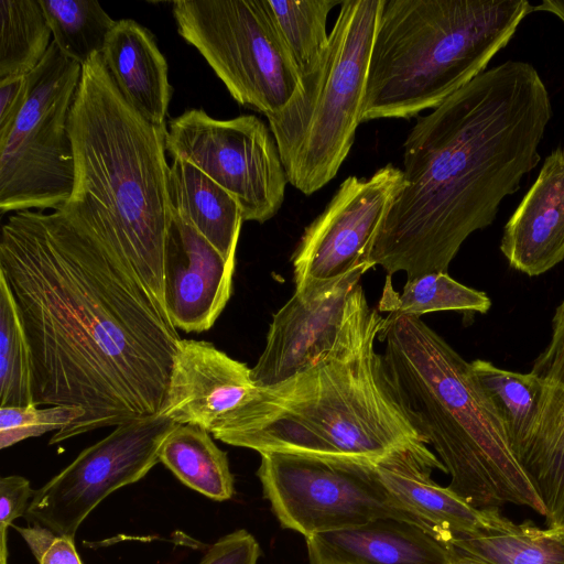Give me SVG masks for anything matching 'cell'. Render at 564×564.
<instances>
[{
    "label": "cell",
    "instance_id": "1",
    "mask_svg": "<svg viewBox=\"0 0 564 564\" xmlns=\"http://www.w3.org/2000/svg\"><path fill=\"white\" fill-rule=\"evenodd\" d=\"M0 274L30 345L35 404L85 412L50 444L160 414L182 338L121 247L61 210L17 212L1 229Z\"/></svg>",
    "mask_w": 564,
    "mask_h": 564
},
{
    "label": "cell",
    "instance_id": "2",
    "mask_svg": "<svg viewBox=\"0 0 564 564\" xmlns=\"http://www.w3.org/2000/svg\"><path fill=\"white\" fill-rule=\"evenodd\" d=\"M552 113L534 66L507 61L417 117L403 144V187L372 250L375 267L408 279L447 272L464 241L495 221L505 197L540 162Z\"/></svg>",
    "mask_w": 564,
    "mask_h": 564
},
{
    "label": "cell",
    "instance_id": "3",
    "mask_svg": "<svg viewBox=\"0 0 564 564\" xmlns=\"http://www.w3.org/2000/svg\"><path fill=\"white\" fill-rule=\"evenodd\" d=\"M383 316L359 283L336 345L308 368L264 388L216 440L259 454L375 464L427 445L398 398L376 340ZM429 446V445H427Z\"/></svg>",
    "mask_w": 564,
    "mask_h": 564
},
{
    "label": "cell",
    "instance_id": "4",
    "mask_svg": "<svg viewBox=\"0 0 564 564\" xmlns=\"http://www.w3.org/2000/svg\"><path fill=\"white\" fill-rule=\"evenodd\" d=\"M68 129L74 187L59 210L84 231L121 247L165 310L163 257L173 215L167 127L152 124L126 101L96 54L83 66Z\"/></svg>",
    "mask_w": 564,
    "mask_h": 564
},
{
    "label": "cell",
    "instance_id": "5",
    "mask_svg": "<svg viewBox=\"0 0 564 564\" xmlns=\"http://www.w3.org/2000/svg\"><path fill=\"white\" fill-rule=\"evenodd\" d=\"M378 339L390 382L449 475L476 508L547 510L520 464L498 410L466 361L421 317L384 316Z\"/></svg>",
    "mask_w": 564,
    "mask_h": 564
},
{
    "label": "cell",
    "instance_id": "6",
    "mask_svg": "<svg viewBox=\"0 0 564 564\" xmlns=\"http://www.w3.org/2000/svg\"><path fill=\"white\" fill-rule=\"evenodd\" d=\"M531 12L527 0H384L361 122L435 109L486 70Z\"/></svg>",
    "mask_w": 564,
    "mask_h": 564
},
{
    "label": "cell",
    "instance_id": "7",
    "mask_svg": "<svg viewBox=\"0 0 564 564\" xmlns=\"http://www.w3.org/2000/svg\"><path fill=\"white\" fill-rule=\"evenodd\" d=\"M384 0H345L318 66L268 116L289 183L311 195L338 173L350 152L366 93Z\"/></svg>",
    "mask_w": 564,
    "mask_h": 564
},
{
    "label": "cell",
    "instance_id": "8",
    "mask_svg": "<svg viewBox=\"0 0 564 564\" xmlns=\"http://www.w3.org/2000/svg\"><path fill=\"white\" fill-rule=\"evenodd\" d=\"M83 66L52 41L28 74L29 91L19 115L0 132V212L59 210L74 187L68 123Z\"/></svg>",
    "mask_w": 564,
    "mask_h": 564
},
{
    "label": "cell",
    "instance_id": "9",
    "mask_svg": "<svg viewBox=\"0 0 564 564\" xmlns=\"http://www.w3.org/2000/svg\"><path fill=\"white\" fill-rule=\"evenodd\" d=\"M172 11L178 34L239 105L268 117L300 89L301 77L263 0H177Z\"/></svg>",
    "mask_w": 564,
    "mask_h": 564
},
{
    "label": "cell",
    "instance_id": "10",
    "mask_svg": "<svg viewBox=\"0 0 564 564\" xmlns=\"http://www.w3.org/2000/svg\"><path fill=\"white\" fill-rule=\"evenodd\" d=\"M257 475L281 525L305 539L392 518L429 531L383 486L373 464L263 453ZM431 534V533H430Z\"/></svg>",
    "mask_w": 564,
    "mask_h": 564
},
{
    "label": "cell",
    "instance_id": "11",
    "mask_svg": "<svg viewBox=\"0 0 564 564\" xmlns=\"http://www.w3.org/2000/svg\"><path fill=\"white\" fill-rule=\"evenodd\" d=\"M173 159L192 163L238 203L243 221L278 214L289 183L270 128L252 115L219 120L203 109L171 119L165 133Z\"/></svg>",
    "mask_w": 564,
    "mask_h": 564
},
{
    "label": "cell",
    "instance_id": "12",
    "mask_svg": "<svg viewBox=\"0 0 564 564\" xmlns=\"http://www.w3.org/2000/svg\"><path fill=\"white\" fill-rule=\"evenodd\" d=\"M176 425L160 414L117 425L34 490L26 518L74 539L82 522L106 497L137 482L160 462V447Z\"/></svg>",
    "mask_w": 564,
    "mask_h": 564
},
{
    "label": "cell",
    "instance_id": "13",
    "mask_svg": "<svg viewBox=\"0 0 564 564\" xmlns=\"http://www.w3.org/2000/svg\"><path fill=\"white\" fill-rule=\"evenodd\" d=\"M403 182L402 170L391 163L369 177H347L305 228L292 254L295 286L336 279L364 265L375 268L372 250Z\"/></svg>",
    "mask_w": 564,
    "mask_h": 564
},
{
    "label": "cell",
    "instance_id": "14",
    "mask_svg": "<svg viewBox=\"0 0 564 564\" xmlns=\"http://www.w3.org/2000/svg\"><path fill=\"white\" fill-rule=\"evenodd\" d=\"M370 269L364 265L336 279L295 286L290 300L274 313L264 349L251 368L258 388L293 377L336 345L350 293Z\"/></svg>",
    "mask_w": 564,
    "mask_h": 564
},
{
    "label": "cell",
    "instance_id": "15",
    "mask_svg": "<svg viewBox=\"0 0 564 564\" xmlns=\"http://www.w3.org/2000/svg\"><path fill=\"white\" fill-rule=\"evenodd\" d=\"M257 390L245 362L212 343L181 339L160 415L203 427L217 438Z\"/></svg>",
    "mask_w": 564,
    "mask_h": 564
},
{
    "label": "cell",
    "instance_id": "16",
    "mask_svg": "<svg viewBox=\"0 0 564 564\" xmlns=\"http://www.w3.org/2000/svg\"><path fill=\"white\" fill-rule=\"evenodd\" d=\"M235 264L173 208L164 243L163 291L176 329L212 328L230 299Z\"/></svg>",
    "mask_w": 564,
    "mask_h": 564
},
{
    "label": "cell",
    "instance_id": "17",
    "mask_svg": "<svg viewBox=\"0 0 564 564\" xmlns=\"http://www.w3.org/2000/svg\"><path fill=\"white\" fill-rule=\"evenodd\" d=\"M373 466L387 490L440 542L452 546L490 527L491 507L476 508L431 478L433 469H446L427 445L393 452Z\"/></svg>",
    "mask_w": 564,
    "mask_h": 564
},
{
    "label": "cell",
    "instance_id": "18",
    "mask_svg": "<svg viewBox=\"0 0 564 564\" xmlns=\"http://www.w3.org/2000/svg\"><path fill=\"white\" fill-rule=\"evenodd\" d=\"M500 251L509 265L538 276L564 260V151L545 160L538 178L505 225Z\"/></svg>",
    "mask_w": 564,
    "mask_h": 564
},
{
    "label": "cell",
    "instance_id": "19",
    "mask_svg": "<svg viewBox=\"0 0 564 564\" xmlns=\"http://www.w3.org/2000/svg\"><path fill=\"white\" fill-rule=\"evenodd\" d=\"M311 564H447L455 550L392 518L305 539Z\"/></svg>",
    "mask_w": 564,
    "mask_h": 564
},
{
    "label": "cell",
    "instance_id": "20",
    "mask_svg": "<svg viewBox=\"0 0 564 564\" xmlns=\"http://www.w3.org/2000/svg\"><path fill=\"white\" fill-rule=\"evenodd\" d=\"M101 58L126 101L152 124L166 128L172 86L153 34L132 19L118 20Z\"/></svg>",
    "mask_w": 564,
    "mask_h": 564
},
{
    "label": "cell",
    "instance_id": "21",
    "mask_svg": "<svg viewBox=\"0 0 564 564\" xmlns=\"http://www.w3.org/2000/svg\"><path fill=\"white\" fill-rule=\"evenodd\" d=\"M173 208L227 260H236L243 221L236 199L192 163L173 159L170 166Z\"/></svg>",
    "mask_w": 564,
    "mask_h": 564
},
{
    "label": "cell",
    "instance_id": "22",
    "mask_svg": "<svg viewBox=\"0 0 564 564\" xmlns=\"http://www.w3.org/2000/svg\"><path fill=\"white\" fill-rule=\"evenodd\" d=\"M452 546L484 564H564V525L516 523L491 507L490 527L456 539Z\"/></svg>",
    "mask_w": 564,
    "mask_h": 564
},
{
    "label": "cell",
    "instance_id": "23",
    "mask_svg": "<svg viewBox=\"0 0 564 564\" xmlns=\"http://www.w3.org/2000/svg\"><path fill=\"white\" fill-rule=\"evenodd\" d=\"M470 366L501 415L516 453L543 423L551 382L531 371L521 373L502 369L488 360L476 359Z\"/></svg>",
    "mask_w": 564,
    "mask_h": 564
},
{
    "label": "cell",
    "instance_id": "24",
    "mask_svg": "<svg viewBox=\"0 0 564 564\" xmlns=\"http://www.w3.org/2000/svg\"><path fill=\"white\" fill-rule=\"evenodd\" d=\"M160 463L184 485L216 501L234 495V477L226 452L197 425L177 424L163 441Z\"/></svg>",
    "mask_w": 564,
    "mask_h": 564
},
{
    "label": "cell",
    "instance_id": "25",
    "mask_svg": "<svg viewBox=\"0 0 564 564\" xmlns=\"http://www.w3.org/2000/svg\"><path fill=\"white\" fill-rule=\"evenodd\" d=\"M490 306L485 292L459 283L448 272H431L406 279L401 292L394 290L391 276L387 275L377 308L395 318L421 317L441 311L485 314Z\"/></svg>",
    "mask_w": 564,
    "mask_h": 564
},
{
    "label": "cell",
    "instance_id": "26",
    "mask_svg": "<svg viewBox=\"0 0 564 564\" xmlns=\"http://www.w3.org/2000/svg\"><path fill=\"white\" fill-rule=\"evenodd\" d=\"M338 0H263L271 22L300 77L312 73L325 54L326 21Z\"/></svg>",
    "mask_w": 564,
    "mask_h": 564
},
{
    "label": "cell",
    "instance_id": "27",
    "mask_svg": "<svg viewBox=\"0 0 564 564\" xmlns=\"http://www.w3.org/2000/svg\"><path fill=\"white\" fill-rule=\"evenodd\" d=\"M51 37L40 0H0V80L32 72Z\"/></svg>",
    "mask_w": 564,
    "mask_h": 564
},
{
    "label": "cell",
    "instance_id": "28",
    "mask_svg": "<svg viewBox=\"0 0 564 564\" xmlns=\"http://www.w3.org/2000/svg\"><path fill=\"white\" fill-rule=\"evenodd\" d=\"M52 31L53 42L63 55L84 66L101 54L116 20L91 0H40Z\"/></svg>",
    "mask_w": 564,
    "mask_h": 564
},
{
    "label": "cell",
    "instance_id": "29",
    "mask_svg": "<svg viewBox=\"0 0 564 564\" xmlns=\"http://www.w3.org/2000/svg\"><path fill=\"white\" fill-rule=\"evenodd\" d=\"M550 341L535 358L531 372L558 384L564 390V299L555 308ZM549 519L564 524V425L534 480Z\"/></svg>",
    "mask_w": 564,
    "mask_h": 564
},
{
    "label": "cell",
    "instance_id": "30",
    "mask_svg": "<svg viewBox=\"0 0 564 564\" xmlns=\"http://www.w3.org/2000/svg\"><path fill=\"white\" fill-rule=\"evenodd\" d=\"M32 403L31 349L11 290L0 274V406Z\"/></svg>",
    "mask_w": 564,
    "mask_h": 564
},
{
    "label": "cell",
    "instance_id": "31",
    "mask_svg": "<svg viewBox=\"0 0 564 564\" xmlns=\"http://www.w3.org/2000/svg\"><path fill=\"white\" fill-rule=\"evenodd\" d=\"M84 414L82 408L74 405L40 408L32 403L23 406H0V448L61 431L80 420Z\"/></svg>",
    "mask_w": 564,
    "mask_h": 564
},
{
    "label": "cell",
    "instance_id": "32",
    "mask_svg": "<svg viewBox=\"0 0 564 564\" xmlns=\"http://www.w3.org/2000/svg\"><path fill=\"white\" fill-rule=\"evenodd\" d=\"M260 554L253 535L240 529L218 539L198 564H257Z\"/></svg>",
    "mask_w": 564,
    "mask_h": 564
},
{
    "label": "cell",
    "instance_id": "33",
    "mask_svg": "<svg viewBox=\"0 0 564 564\" xmlns=\"http://www.w3.org/2000/svg\"><path fill=\"white\" fill-rule=\"evenodd\" d=\"M34 490L30 481L18 475L0 479V538H7V530L12 522L26 513Z\"/></svg>",
    "mask_w": 564,
    "mask_h": 564
},
{
    "label": "cell",
    "instance_id": "34",
    "mask_svg": "<svg viewBox=\"0 0 564 564\" xmlns=\"http://www.w3.org/2000/svg\"><path fill=\"white\" fill-rule=\"evenodd\" d=\"M29 91L28 74L0 80V132L11 126Z\"/></svg>",
    "mask_w": 564,
    "mask_h": 564
},
{
    "label": "cell",
    "instance_id": "35",
    "mask_svg": "<svg viewBox=\"0 0 564 564\" xmlns=\"http://www.w3.org/2000/svg\"><path fill=\"white\" fill-rule=\"evenodd\" d=\"M40 564H83L75 549L74 539L56 535L37 558Z\"/></svg>",
    "mask_w": 564,
    "mask_h": 564
},
{
    "label": "cell",
    "instance_id": "36",
    "mask_svg": "<svg viewBox=\"0 0 564 564\" xmlns=\"http://www.w3.org/2000/svg\"><path fill=\"white\" fill-rule=\"evenodd\" d=\"M15 530L21 534L23 540L29 545L31 552L37 560L41 554L44 552L46 546L55 539L57 535L51 529L40 524L33 523L31 527H14Z\"/></svg>",
    "mask_w": 564,
    "mask_h": 564
},
{
    "label": "cell",
    "instance_id": "37",
    "mask_svg": "<svg viewBox=\"0 0 564 564\" xmlns=\"http://www.w3.org/2000/svg\"><path fill=\"white\" fill-rule=\"evenodd\" d=\"M533 11L552 13L564 23V0H544L538 6H532Z\"/></svg>",
    "mask_w": 564,
    "mask_h": 564
},
{
    "label": "cell",
    "instance_id": "38",
    "mask_svg": "<svg viewBox=\"0 0 564 564\" xmlns=\"http://www.w3.org/2000/svg\"><path fill=\"white\" fill-rule=\"evenodd\" d=\"M447 564H484L471 556L454 552Z\"/></svg>",
    "mask_w": 564,
    "mask_h": 564
},
{
    "label": "cell",
    "instance_id": "39",
    "mask_svg": "<svg viewBox=\"0 0 564 564\" xmlns=\"http://www.w3.org/2000/svg\"><path fill=\"white\" fill-rule=\"evenodd\" d=\"M0 564H8L7 538H1V542H0Z\"/></svg>",
    "mask_w": 564,
    "mask_h": 564
}]
</instances>
